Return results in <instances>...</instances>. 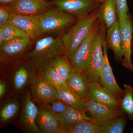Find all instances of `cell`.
<instances>
[{"label": "cell", "mask_w": 133, "mask_h": 133, "mask_svg": "<svg viewBox=\"0 0 133 133\" xmlns=\"http://www.w3.org/2000/svg\"><path fill=\"white\" fill-rule=\"evenodd\" d=\"M119 20V29L121 38L123 59L121 63L125 67L132 64L131 56L133 35V18L132 15Z\"/></svg>", "instance_id": "13"}, {"label": "cell", "mask_w": 133, "mask_h": 133, "mask_svg": "<svg viewBox=\"0 0 133 133\" xmlns=\"http://www.w3.org/2000/svg\"><path fill=\"white\" fill-rule=\"evenodd\" d=\"M48 104L53 111L57 114L62 113L70 107L61 100L50 101L48 102Z\"/></svg>", "instance_id": "31"}, {"label": "cell", "mask_w": 133, "mask_h": 133, "mask_svg": "<svg viewBox=\"0 0 133 133\" xmlns=\"http://www.w3.org/2000/svg\"><path fill=\"white\" fill-rule=\"evenodd\" d=\"M99 8L78 19L62 37L65 48L64 55L68 59L90 33L98 19Z\"/></svg>", "instance_id": "2"}, {"label": "cell", "mask_w": 133, "mask_h": 133, "mask_svg": "<svg viewBox=\"0 0 133 133\" xmlns=\"http://www.w3.org/2000/svg\"><path fill=\"white\" fill-rule=\"evenodd\" d=\"M66 81L68 88L79 97L89 98L91 83L83 72L74 71Z\"/></svg>", "instance_id": "19"}, {"label": "cell", "mask_w": 133, "mask_h": 133, "mask_svg": "<svg viewBox=\"0 0 133 133\" xmlns=\"http://www.w3.org/2000/svg\"><path fill=\"white\" fill-rule=\"evenodd\" d=\"M118 19L126 18L130 15L127 0H115Z\"/></svg>", "instance_id": "30"}, {"label": "cell", "mask_w": 133, "mask_h": 133, "mask_svg": "<svg viewBox=\"0 0 133 133\" xmlns=\"http://www.w3.org/2000/svg\"><path fill=\"white\" fill-rule=\"evenodd\" d=\"M56 89L60 100L78 111L85 113L87 112V109L81 101L82 98L74 93L68 87L61 89L56 88Z\"/></svg>", "instance_id": "23"}, {"label": "cell", "mask_w": 133, "mask_h": 133, "mask_svg": "<svg viewBox=\"0 0 133 133\" xmlns=\"http://www.w3.org/2000/svg\"><path fill=\"white\" fill-rule=\"evenodd\" d=\"M21 99V109L19 118L15 122V125L24 132L41 133L36 121L38 107L31 98L29 88L22 95Z\"/></svg>", "instance_id": "5"}, {"label": "cell", "mask_w": 133, "mask_h": 133, "mask_svg": "<svg viewBox=\"0 0 133 133\" xmlns=\"http://www.w3.org/2000/svg\"><path fill=\"white\" fill-rule=\"evenodd\" d=\"M105 41L108 49L112 51L116 61L121 63L123 60L121 38L118 19L109 28L107 29Z\"/></svg>", "instance_id": "20"}, {"label": "cell", "mask_w": 133, "mask_h": 133, "mask_svg": "<svg viewBox=\"0 0 133 133\" xmlns=\"http://www.w3.org/2000/svg\"><path fill=\"white\" fill-rule=\"evenodd\" d=\"M88 98L93 101L101 104L114 109L121 110L119 103L114 95L100 83H91Z\"/></svg>", "instance_id": "18"}, {"label": "cell", "mask_w": 133, "mask_h": 133, "mask_svg": "<svg viewBox=\"0 0 133 133\" xmlns=\"http://www.w3.org/2000/svg\"><path fill=\"white\" fill-rule=\"evenodd\" d=\"M57 115L65 133H68L69 131L78 122L92 119V117L87 116L85 113L70 106L65 111Z\"/></svg>", "instance_id": "21"}, {"label": "cell", "mask_w": 133, "mask_h": 133, "mask_svg": "<svg viewBox=\"0 0 133 133\" xmlns=\"http://www.w3.org/2000/svg\"><path fill=\"white\" fill-rule=\"evenodd\" d=\"M30 37L15 38L4 42L0 46L3 57L8 59H14L22 56L31 43Z\"/></svg>", "instance_id": "17"}, {"label": "cell", "mask_w": 133, "mask_h": 133, "mask_svg": "<svg viewBox=\"0 0 133 133\" xmlns=\"http://www.w3.org/2000/svg\"><path fill=\"white\" fill-rule=\"evenodd\" d=\"M43 33L61 32L68 30L77 18L58 9L51 7L40 16Z\"/></svg>", "instance_id": "6"}, {"label": "cell", "mask_w": 133, "mask_h": 133, "mask_svg": "<svg viewBox=\"0 0 133 133\" xmlns=\"http://www.w3.org/2000/svg\"><path fill=\"white\" fill-rule=\"evenodd\" d=\"M50 65L65 81L75 71L70 62L64 55L59 56L53 59Z\"/></svg>", "instance_id": "24"}, {"label": "cell", "mask_w": 133, "mask_h": 133, "mask_svg": "<svg viewBox=\"0 0 133 133\" xmlns=\"http://www.w3.org/2000/svg\"><path fill=\"white\" fill-rule=\"evenodd\" d=\"M38 72L55 88L61 89L68 87L66 81L50 64L45 66Z\"/></svg>", "instance_id": "28"}, {"label": "cell", "mask_w": 133, "mask_h": 133, "mask_svg": "<svg viewBox=\"0 0 133 133\" xmlns=\"http://www.w3.org/2000/svg\"><path fill=\"white\" fill-rule=\"evenodd\" d=\"M51 2L58 9L78 19L97 9L102 3L95 0H52Z\"/></svg>", "instance_id": "8"}, {"label": "cell", "mask_w": 133, "mask_h": 133, "mask_svg": "<svg viewBox=\"0 0 133 133\" xmlns=\"http://www.w3.org/2000/svg\"><path fill=\"white\" fill-rule=\"evenodd\" d=\"M46 1H47V0H46Z\"/></svg>", "instance_id": "39"}, {"label": "cell", "mask_w": 133, "mask_h": 133, "mask_svg": "<svg viewBox=\"0 0 133 133\" xmlns=\"http://www.w3.org/2000/svg\"><path fill=\"white\" fill-rule=\"evenodd\" d=\"M126 68L128 69L129 70L131 71L133 73V64H132L130 65H128L125 67Z\"/></svg>", "instance_id": "35"}, {"label": "cell", "mask_w": 133, "mask_h": 133, "mask_svg": "<svg viewBox=\"0 0 133 133\" xmlns=\"http://www.w3.org/2000/svg\"><path fill=\"white\" fill-rule=\"evenodd\" d=\"M52 6L46 0H15L6 6L12 14L40 16Z\"/></svg>", "instance_id": "11"}, {"label": "cell", "mask_w": 133, "mask_h": 133, "mask_svg": "<svg viewBox=\"0 0 133 133\" xmlns=\"http://www.w3.org/2000/svg\"><path fill=\"white\" fill-rule=\"evenodd\" d=\"M9 22L23 30L31 39H35L43 34L40 16L12 14Z\"/></svg>", "instance_id": "15"}, {"label": "cell", "mask_w": 133, "mask_h": 133, "mask_svg": "<svg viewBox=\"0 0 133 133\" xmlns=\"http://www.w3.org/2000/svg\"><path fill=\"white\" fill-rule=\"evenodd\" d=\"M14 1L15 0H0V4L2 6H7Z\"/></svg>", "instance_id": "34"}, {"label": "cell", "mask_w": 133, "mask_h": 133, "mask_svg": "<svg viewBox=\"0 0 133 133\" xmlns=\"http://www.w3.org/2000/svg\"><path fill=\"white\" fill-rule=\"evenodd\" d=\"M64 55L62 37L48 36L37 41L33 50L26 55V60L33 70L37 73L56 58Z\"/></svg>", "instance_id": "1"}, {"label": "cell", "mask_w": 133, "mask_h": 133, "mask_svg": "<svg viewBox=\"0 0 133 133\" xmlns=\"http://www.w3.org/2000/svg\"><path fill=\"white\" fill-rule=\"evenodd\" d=\"M8 72L1 75V77L9 83L10 88L9 97H20L29 88L36 72L28 61L26 64L19 65Z\"/></svg>", "instance_id": "4"}, {"label": "cell", "mask_w": 133, "mask_h": 133, "mask_svg": "<svg viewBox=\"0 0 133 133\" xmlns=\"http://www.w3.org/2000/svg\"><path fill=\"white\" fill-rule=\"evenodd\" d=\"M31 98L36 104L60 100L56 88L40 73H36L29 87Z\"/></svg>", "instance_id": "7"}, {"label": "cell", "mask_w": 133, "mask_h": 133, "mask_svg": "<svg viewBox=\"0 0 133 133\" xmlns=\"http://www.w3.org/2000/svg\"><path fill=\"white\" fill-rule=\"evenodd\" d=\"M131 132L133 133V124L132 127V129H131Z\"/></svg>", "instance_id": "38"}, {"label": "cell", "mask_w": 133, "mask_h": 133, "mask_svg": "<svg viewBox=\"0 0 133 133\" xmlns=\"http://www.w3.org/2000/svg\"><path fill=\"white\" fill-rule=\"evenodd\" d=\"M124 94L120 102L121 111L131 121H133V87L124 84Z\"/></svg>", "instance_id": "26"}, {"label": "cell", "mask_w": 133, "mask_h": 133, "mask_svg": "<svg viewBox=\"0 0 133 133\" xmlns=\"http://www.w3.org/2000/svg\"><path fill=\"white\" fill-rule=\"evenodd\" d=\"M106 35V34H105ZM105 35L103 41L104 62L100 75V83L112 93L120 102L123 97L124 90L120 88L115 80L108 55V48L105 41Z\"/></svg>", "instance_id": "12"}, {"label": "cell", "mask_w": 133, "mask_h": 133, "mask_svg": "<svg viewBox=\"0 0 133 133\" xmlns=\"http://www.w3.org/2000/svg\"><path fill=\"white\" fill-rule=\"evenodd\" d=\"M95 1H97L101 3H103L105 2L106 0H95Z\"/></svg>", "instance_id": "36"}, {"label": "cell", "mask_w": 133, "mask_h": 133, "mask_svg": "<svg viewBox=\"0 0 133 133\" xmlns=\"http://www.w3.org/2000/svg\"><path fill=\"white\" fill-rule=\"evenodd\" d=\"M98 23V18L88 35L69 59L75 71L83 72L88 66L91 52L93 38Z\"/></svg>", "instance_id": "10"}, {"label": "cell", "mask_w": 133, "mask_h": 133, "mask_svg": "<svg viewBox=\"0 0 133 133\" xmlns=\"http://www.w3.org/2000/svg\"><path fill=\"white\" fill-rule=\"evenodd\" d=\"M0 35L2 36L4 42L15 38L29 37L23 30L9 22L0 27Z\"/></svg>", "instance_id": "29"}, {"label": "cell", "mask_w": 133, "mask_h": 133, "mask_svg": "<svg viewBox=\"0 0 133 133\" xmlns=\"http://www.w3.org/2000/svg\"><path fill=\"white\" fill-rule=\"evenodd\" d=\"M98 18L104 24L107 29L118 19L115 0H106L99 8Z\"/></svg>", "instance_id": "22"}, {"label": "cell", "mask_w": 133, "mask_h": 133, "mask_svg": "<svg viewBox=\"0 0 133 133\" xmlns=\"http://www.w3.org/2000/svg\"><path fill=\"white\" fill-rule=\"evenodd\" d=\"M132 50L133 51V38L132 40Z\"/></svg>", "instance_id": "37"}, {"label": "cell", "mask_w": 133, "mask_h": 133, "mask_svg": "<svg viewBox=\"0 0 133 133\" xmlns=\"http://www.w3.org/2000/svg\"><path fill=\"white\" fill-rule=\"evenodd\" d=\"M36 104L38 108L36 121L41 133H65L57 114L48 103Z\"/></svg>", "instance_id": "9"}, {"label": "cell", "mask_w": 133, "mask_h": 133, "mask_svg": "<svg viewBox=\"0 0 133 133\" xmlns=\"http://www.w3.org/2000/svg\"><path fill=\"white\" fill-rule=\"evenodd\" d=\"M83 104L94 119L102 125L124 114L120 109H114L94 102L89 98L81 99Z\"/></svg>", "instance_id": "14"}, {"label": "cell", "mask_w": 133, "mask_h": 133, "mask_svg": "<svg viewBox=\"0 0 133 133\" xmlns=\"http://www.w3.org/2000/svg\"><path fill=\"white\" fill-rule=\"evenodd\" d=\"M125 114L114 118L107 123L102 125V133H124L128 121Z\"/></svg>", "instance_id": "25"}, {"label": "cell", "mask_w": 133, "mask_h": 133, "mask_svg": "<svg viewBox=\"0 0 133 133\" xmlns=\"http://www.w3.org/2000/svg\"><path fill=\"white\" fill-rule=\"evenodd\" d=\"M68 133H102V125L93 119L83 121L75 125Z\"/></svg>", "instance_id": "27"}, {"label": "cell", "mask_w": 133, "mask_h": 133, "mask_svg": "<svg viewBox=\"0 0 133 133\" xmlns=\"http://www.w3.org/2000/svg\"><path fill=\"white\" fill-rule=\"evenodd\" d=\"M12 13L6 6H0V27L9 22Z\"/></svg>", "instance_id": "32"}, {"label": "cell", "mask_w": 133, "mask_h": 133, "mask_svg": "<svg viewBox=\"0 0 133 133\" xmlns=\"http://www.w3.org/2000/svg\"><path fill=\"white\" fill-rule=\"evenodd\" d=\"M107 29L104 23L98 18L97 26L93 38L90 61L83 72L91 83H100V75L104 62L103 41Z\"/></svg>", "instance_id": "3"}, {"label": "cell", "mask_w": 133, "mask_h": 133, "mask_svg": "<svg viewBox=\"0 0 133 133\" xmlns=\"http://www.w3.org/2000/svg\"><path fill=\"white\" fill-rule=\"evenodd\" d=\"M7 84L6 80L2 77H1L0 80V98L2 99L5 98V95L6 94Z\"/></svg>", "instance_id": "33"}, {"label": "cell", "mask_w": 133, "mask_h": 133, "mask_svg": "<svg viewBox=\"0 0 133 133\" xmlns=\"http://www.w3.org/2000/svg\"><path fill=\"white\" fill-rule=\"evenodd\" d=\"M1 100L0 122L1 127H3L11 123H14L21 112L22 101L20 97H8Z\"/></svg>", "instance_id": "16"}]
</instances>
